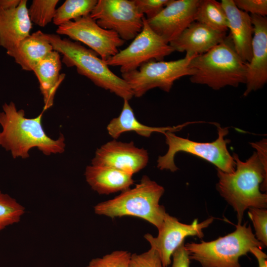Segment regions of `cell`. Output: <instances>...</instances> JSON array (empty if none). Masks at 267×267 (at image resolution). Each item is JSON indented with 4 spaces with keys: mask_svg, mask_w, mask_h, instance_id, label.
<instances>
[{
    "mask_svg": "<svg viewBox=\"0 0 267 267\" xmlns=\"http://www.w3.org/2000/svg\"><path fill=\"white\" fill-rule=\"evenodd\" d=\"M257 149L246 161H241L234 153L235 170L230 173L217 169V190L236 213L237 224H241L244 212L249 208L267 207V141L253 143Z\"/></svg>",
    "mask_w": 267,
    "mask_h": 267,
    "instance_id": "cell-1",
    "label": "cell"
},
{
    "mask_svg": "<svg viewBox=\"0 0 267 267\" xmlns=\"http://www.w3.org/2000/svg\"><path fill=\"white\" fill-rule=\"evenodd\" d=\"M0 112V146L10 151L14 158L29 157V151L37 147L44 154L62 153L65 150L62 134L54 140L44 132L42 125L44 111L37 117L28 118L24 110H18L14 102L5 103Z\"/></svg>",
    "mask_w": 267,
    "mask_h": 267,
    "instance_id": "cell-2",
    "label": "cell"
},
{
    "mask_svg": "<svg viewBox=\"0 0 267 267\" xmlns=\"http://www.w3.org/2000/svg\"><path fill=\"white\" fill-rule=\"evenodd\" d=\"M247 63L236 51L229 35L207 52L194 56L190 63V81L215 90L245 84Z\"/></svg>",
    "mask_w": 267,
    "mask_h": 267,
    "instance_id": "cell-3",
    "label": "cell"
},
{
    "mask_svg": "<svg viewBox=\"0 0 267 267\" xmlns=\"http://www.w3.org/2000/svg\"><path fill=\"white\" fill-rule=\"evenodd\" d=\"M54 50L62 55V62L68 67H75L77 72L95 85L129 101L134 97L127 83L116 75L105 61L90 48L78 42L61 39L57 34H45Z\"/></svg>",
    "mask_w": 267,
    "mask_h": 267,
    "instance_id": "cell-4",
    "label": "cell"
},
{
    "mask_svg": "<svg viewBox=\"0 0 267 267\" xmlns=\"http://www.w3.org/2000/svg\"><path fill=\"white\" fill-rule=\"evenodd\" d=\"M165 189L163 186L143 176L139 183L113 199L100 202L94 207V213L111 218L130 216L142 219L161 227L166 214L159 201Z\"/></svg>",
    "mask_w": 267,
    "mask_h": 267,
    "instance_id": "cell-5",
    "label": "cell"
},
{
    "mask_svg": "<svg viewBox=\"0 0 267 267\" xmlns=\"http://www.w3.org/2000/svg\"><path fill=\"white\" fill-rule=\"evenodd\" d=\"M235 225L227 235L208 242L187 243L184 247L190 260L202 267H240L239 259L254 247H265L255 237L250 225Z\"/></svg>",
    "mask_w": 267,
    "mask_h": 267,
    "instance_id": "cell-6",
    "label": "cell"
},
{
    "mask_svg": "<svg viewBox=\"0 0 267 267\" xmlns=\"http://www.w3.org/2000/svg\"><path fill=\"white\" fill-rule=\"evenodd\" d=\"M216 126L218 137L211 142H196L178 136L172 132L165 133L168 150L164 155L159 156L157 167L161 170L176 172L178 168L175 163V156L181 151L203 158L223 172H233L235 169V162L227 148V144L230 140L224 138L228 133V128H222L217 124Z\"/></svg>",
    "mask_w": 267,
    "mask_h": 267,
    "instance_id": "cell-7",
    "label": "cell"
},
{
    "mask_svg": "<svg viewBox=\"0 0 267 267\" xmlns=\"http://www.w3.org/2000/svg\"><path fill=\"white\" fill-rule=\"evenodd\" d=\"M195 56L186 54L183 58L169 61L151 60L138 69L122 74V78L129 85L135 97H140L156 88L168 92L175 81L192 75L193 71L189 65Z\"/></svg>",
    "mask_w": 267,
    "mask_h": 267,
    "instance_id": "cell-8",
    "label": "cell"
},
{
    "mask_svg": "<svg viewBox=\"0 0 267 267\" xmlns=\"http://www.w3.org/2000/svg\"><path fill=\"white\" fill-rule=\"evenodd\" d=\"M174 51L169 44L152 30L144 17L141 31L129 46L105 61L108 66L120 67L123 74L136 70L151 60L162 61Z\"/></svg>",
    "mask_w": 267,
    "mask_h": 267,
    "instance_id": "cell-9",
    "label": "cell"
},
{
    "mask_svg": "<svg viewBox=\"0 0 267 267\" xmlns=\"http://www.w3.org/2000/svg\"><path fill=\"white\" fill-rule=\"evenodd\" d=\"M89 15L99 26L115 32L125 41L140 32L145 17L134 0H98Z\"/></svg>",
    "mask_w": 267,
    "mask_h": 267,
    "instance_id": "cell-10",
    "label": "cell"
},
{
    "mask_svg": "<svg viewBox=\"0 0 267 267\" xmlns=\"http://www.w3.org/2000/svg\"><path fill=\"white\" fill-rule=\"evenodd\" d=\"M56 32L88 45L104 61L115 55L125 43L116 33L99 26L89 14L58 26Z\"/></svg>",
    "mask_w": 267,
    "mask_h": 267,
    "instance_id": "cell-11",
    "label": "cell"
},
{
    "mask_svg": "<svg viewBox=\"0 0 267 267\" xmlns=\"http://www.w3.org/2000/svg\"><path fill=\"white\" fill-rule=\"evenodd\" d=\"M210 217L198 222V220H193L191 224L181 223L175 217L166 213L162 226L158 230V234L153 237L149 233L144 235V238L151 247L158 254L163 267H168L172 262V256L174 251L184 242V239L189 236H204L203 230L213 222Z\"/></svg>",
    "mask_w": 267,
    "mask_h": 267,
    "instance_id": "cell-12",
    "label": "cell"
},
{
    "mask_svg": "<svg viewBox=\"0 0 267 267\" xmlns=\"http://www.w3.org/2000/svg\"><path fill=\"white\" fill-rule=\"evenodd\" d=\"M201 0H171L155 17L146 19L152 30L169 44L193 22Z\"/></svg>",
    "mask_w": 267,
    "mask_h": 267,
    "instance_id": "cell-13",
    "label": "cell"
},
{
    "mask_svg": "<svg viewBox=\"0 0 267 267\" xmlns=\"http://www.w3.org/2000/svg\"><path fill=\"white\" fill-rule=\"evenodd\" d=\"M148 160L147 150L136 147L133 141L114 139L96 150L91 165L110 167L133 176L145 168Z\"/></svg>",
    "mask_w": 267,
    "mask_h": 267,
    "instance_id": "cell-14",
    "label": "cell"
},
{
    "mask_svg": "<svg viewBox=\"0 0 267 267\" xmlns=\"http://www.w3.org/2000/svg\"><path fill=\"white\" fill-rule=\"evenodd\" d=\"M254 27L252 57L247 63L246 96L262 88L267 82V18L250 15Z\"/></svg>",
    "mask_w": 267,
    "mask_h": 267,
    "instance_id": "cell-15",
    "label": "cell"
},
{
    "mask_svg": "<svg viewBox=\"0 0 267 267\" xmlns=\"http://www.w3.org/2000/svg\"><path fill=\"white\" fill-rule=\"evenodd\" d=\"M221 2L226 16L229 35L235 49L242 60L248 63L252 57L254 34L251 16L238 8L233 0H222Z\"/></svg>",
    "mask_w": 267,
    "mask_h": 267,
    "instance_id": "cell-16",
    "label": "cell"
},
{
    "mask_svg": "<svg viewBox=\"0 0 267 267\" xmlns=\"http://www.w3.org/2000/svg\"><path fill=\"white\" fill-rule=\"evenodd\" d=\"M226 33L215 31L194 21L169 44L175 51L185 52L190 56L203 54L222 41Z\"/></svg>",
    "mask_w": 267,
    "mask_h": 267,
    "instance_id": "cell-17",
    "label": "cell"
},
{
    "mask_svg": "<svg viewBox=\"0 0 267 267\" xmlns=\"http://www.w3.org/2000/svg\"><path fill=\"white\" fill-rule=\"evenodd\" d=\"M27 4V0H21L16 8H0V45L6 51L15 47L30 35L32 22Z\"/></svg>",
    "mask_w": 267,
    "mask_h": 267,
    "instance_id": "cell-18",
    "label": "cell"
},
{
    "mask_svg": "<svg viewBox=\"0 0 267 267\" xmlns=\"http://www.w3.org/2000/svg\"><path fill=\"white\" fill-rule=\"evenodd\" d=\"M85 176L91 188L99 194L122 192L134 183L133 175L108 166H88Z\"/></svg>",
    "mask_w": 267,
    "mask_h": 267,
    "instance_id": "cell-19",
    "label": "cell"
},
{
    "mask_svg": "<svg viewBox=\"0 0 267 267\" xmlns=\"http://www.w3.org/2000/svg\"><path fill=\"white\" fill-rule=\"evenodd\" d=\"M61 62L59 53L53 50L39 61L33 69L39 81L43 96L44 111L53 105L56 91L65 78V75L60 73Z\"/></svg>",
    "mask_w": 267,
    "mask_h": 267,
    "instance_id": "cell-20",
    "label": "cell"
},
{
    "mask_svg": "<svg viewBox=\"0 0 267 267\" xmlns=\"http://www.w3.org/2000/svg\"><path fill=\"white\" fill-rule=\"evenodd\" d=\"M53 50L45 33L36 31L25 38L14 48L6 51L22 70L33 71L36 65Z\"/></svg>",
    "mask_w": 267,
    "mask_h": 267,
    "instance_id": "cell-21",
    "label": "cell"
},
{
    "mask_svg": "<svg viewBox=\"0 0 267 267\" xmlns=\"http://www.w3.org/2000/svg\"><path fill=\"white\" fill-rule=\"evenodd\" d=\"M188 122L174 127H153L143 125L136 118L129 100H124L122 111L117 117L113 118L107 126L108 134L114 139H117L122 134L134 131L138 135L149 137L154 132L164 134L166 132H177L181 130Z\"/></svg>",
    "mask_w": 267,
    "mask_h": 267,
    "instance_id": "cell-22",
    "label": "cell"
},
{
    "mask_svg": "<svg viewBox=\"0 0 267 267\" xmlns=\"http://www.w3.org/2000/svg\"><path fill=\"white\" fill-rule=\"evenodd\" d=\"M195 21L222 33L228 30L227 20L221 2L215 0H201Z\"/></svg>",
    "mask_w": 267,
    "mask_h": 267,
    "instance_id": "cell-23",
    "label": "cell"
},
{
    "mask_svg": "<svg viewBox=\"0 0 267 267\" xmlns=\"http://www.w3.org/2000/svg\"><path fill=\"white\" fill-rule=\"evenodd\" d=\"M97 0H66L56 10L54 24L59 26L78 18L89 15Z\"/></svg>",
    "mask_w": 267,
    "mask_h": 267,
    "instance_id": "cell-24",
    "label": "cell"
},
{
    "mask_svg": "<svg viewBox=\"0 0 267 267\" xmlns=\"http://www.w3.org/2000/svg\"><path fill=\"white\" fill-rule=\"evenodd\" d=\"M25 212V209L22 205L0 190V231L19 222Z\"/></svg>",
    "mask_w": 267,
    "mask_h": 267,
    "instance_id": "cell-25",
    "label": "cell"
},
{
    "mask_svg": "<svg viewBox=\"0 0 267 267\" xmlns=\"http://www.w3.org/2000/svg\"><path fill=\"white\" fill-rule=\"evenodd\" d=\"M58 0H34L29 9L28 14L32 22L45 27L53 20Z\"/></svg>",
    "mask_w": 267,
    "mask_h": 267,
    "instance_id": "cell-26",
    "label": "cell"
},
{
    "mask_svg": "<svg viewBox=\"0 0 267 267\" xmlns=\"http://www.w3.org/2000/svg\"><path fill=\"white\" fill-rule=\"evenodd\" d=\"M131 255L127 251L116 250L92 259L86 267H129Z\"/></svg>",
    "mask_w": 267,
    "mask_h": 267,
    "instance_id": "cell-27",
    "label": "cell"
},
{
    "mask_svg": "<svg viewBox=\"0 0 267 267\" xmlns=\"http://www.w3.org/2000/svg\"><path fill=\"white\" fill-rule=\"evenodd\" d=\"M248 215L253 222L256 238L267 246V210L265 208H249Z\"/></svg>",
    "mask_w": 267,
    "mask_h": 267,
    "instance_id": "cell-28",
    "label": "cell"
},
{
    "mask_svg": "<svg viewBox=\"0 0 267 267\" xmlns=\"http://www.w3.org/2000/svg\"><path fill=\"white\" fill-rule=\"evenodd\" d=\"M129 267H163V266L157 252L150 248L142 253L132 254Z\"/></svg>",
    "mask_w": 267,
    "mask_h": 267,
    "instance_id": "cell-29",
    "label": "cell"
},
{
    "mask_svg": "<svg viewBox=\"0 0 267 267\" xmlns=\"http://www.w3.org/2000/svg\"><path fill=\"white\" fill-rule=\"evenodd\" d=\"M171 0H134L139 12L145 14L146 19L155 17Z\"/></svg>",
    "mask_w": 267,
    "mask_h": 267,
    "instance_id": "cell-30",
    "label": "cell"
},
{
    "mask_svg": "<svg viewBox=\"0 0 267 267\" xmlns=\"http://www.w3.org/2000/svg\"><path fill=\"white\" fill-rule=\"evenodd\" d=\"M238 8L251 14L265 17L267 14V0H234Z\"/></svg>",
    "mask_w": 267,
    "mask_h": 267,
    "instance_id": "cell-31",
    "label": "cell"
},
{
    "mask_svg": "<svg viewBox=\"0 0 267 267\" xmlns=\"http://www.w3.org/2000/svg\"><path fill=\"white\" fill-rule=\"evenodd\" d=\"M170 267H189L190 259L182 243L173 253Z\"/></svg>",
    "mask_w": 267,
    "mask_h": 267,
    "instance_id": "cell-32",
    "label": "cell"
},
{
    "mask_svg": "<svg viewBox=\"0 0 267 267\" xmlns=\"http://www.w3.org/2000/svg\"><path fill=\"white\" fill-rule=\"evenodd\" d=\"M251 253L257 259L258 262V267H267V256L261 248L254 247L250 249Z\"/></svg>",
    "mask_w": 267,
    "mask_h": 267,
    "instance_id": "cell-33",
    "label": "cell"
},
{
    "mask_svg": "<svg viewBox=\"0 0 267 267\" xmlns=\"http://www.w3.org/2000/svg\"><path fill=\"white\" fill-rule=\"evenodd\" d=\"M21 0H0V8L10 9L18 6Z\"/></svg>",
    "mask_w": 267,
    "mask_h": 267,
    "instance_id": "cell-34",
    "label": "cell"
}]
</instances>
